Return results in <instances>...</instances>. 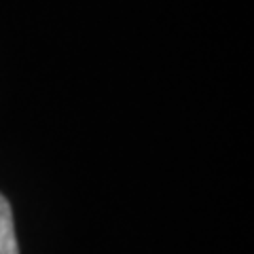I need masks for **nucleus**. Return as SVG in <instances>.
Instances as JSON below:
<instances>
[{"mask_svg": "<svg viewBox=\"0 0 254 254\" xmlns=\"http://www.w3.org/2000/svg\"><path fill=\"white\" fill-rule=\"evenodd\" d=\"M0 254H19L13 210H11L9 199L2 193H0Z\"/></svg>", "mask_w": 254, "mask_h": 254, "instance_id": "obj_1", "label": "nucleus"}]
</instances>
